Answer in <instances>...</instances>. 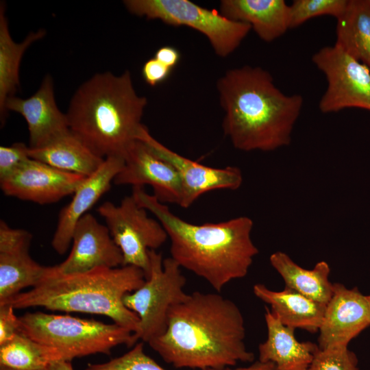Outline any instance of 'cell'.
<instances>
[{
	"label": "cell",
	"mask_w": 370,
	"mask_h": 370,
	"mask_svg": "<svg viewBox=\"0 0 370 370\" xmlns=\"http://www.w3.org/2000/svg\"><path fill=\"white\" fill-rule=\"evenodd\" d=\"M245 338L244 319L234 302L194 292L170 308L166 331L148 343L175 368L223 369L254 361Z\"/></svg>",
	"instance_id": "obj_1"
},
{
	"label": "cell",
	"mask_w": 370,
	"mask_h": 370,
	"mask_svg": "<svg viewBox=\"0 0 370 370\" xmlns=\"http://www.w3.org/2000/svg\"><path fill=\"white\" fill-rule=\"evenodd\" d=\"M225 114L224 134L243 151H272L288 146L303 107L301 95H286L271 73L245 65L227 70L217 82Z\"/></svg>",
	"instance_id": "obj_2"
},
{
	"label": "cell",
	"mask_w": 370,
	"mask_h": 370,
	"mask_svg": "<svg viewBox=\"0 0 370 370\" xmlns=\"http://www.w3.org/2000/svg\"><path fill=\"white\" fill-rule=\"evenodd\" d=\"M132 195L162 224L171 241V258L181 268L202 278L218 292L247 274L258 254L251 236L250 218L194 224L175 215L143 186L133 187Z\"/></svg>",
	"instance_id": "obj_3"
},
{
	"label": "cell",
	"mask_w": 370,
	"mask_h": 370,
	"mask_svg": "<svg viewBox=\"0 0 370 370\" xmlns=\"http://www.w3.org/2000/svg\"><path fill=\"white\" fill-rule=\"evenodd\" d=\"M147 105L129 71L119 75L105 72L79 86L65 114L69 130L97 155L124 158L143 125Z\"/></svg>",
	"instance_id": "obj_4"
},
{
	"label": "cell",
	"mask_w": 370,
	"mask_h": 370,
	"mask_svg": "<svg viewBox=\"0 0 370 370\" xmlns=\"http://www.w3.org/2000/svg\"><path fill=\"white\" fill-rule=\"evenodd\" d=\"M145 280L144 271L132 265L99 267L71 274L59 273L52 266L30 290L0 304H10L14 309L42 307L53 311L104 315L135 333L139 317L126 308L123 298Z\"/></svg>",
	"instance_id": "obj_5"
},
{
	"label": "cell",
	"mask_w": 370,
	"mask_h": 370,
	"mask_svg": "<svg viewBox=\"0 0 370 370\" xmlns=\"http://www.w3.org/2000/svg\"><path fill=\"white\" fill-rule=\"evenodd\" d=\"M19 319L21 333L58 349L64 361L95 354H110L117 345L132 347L137 342L134 332L115 323L42 312H26Z\"/></svg>",
	"instance_id": "obj_6"
},
{
	"label": "cell",
	"mask_w": 370,
	"mask_h": 370,
	"mask_svg": "<svg viewBox=\"0 0 370 370\" xmlns=\"http://www.w3.org/2000/svg\"><path fill=\"white\" fill-rule=\"evenodd\" d=\"M123 4L136 16L198 31L208 38L221 58L232 53L251 29L247 23L232 21L216 10L188 0H125Z\"/></svg>",
	"instance_id": "obj_7"
},
{
	"label": "cell",
	"mask_w": 370,
	"mask_h": 370,
	"mask_svg": "<svg viewBox=\"0 0 370 370\" xmlns=\"http://www.w3.org/2000/svg\"><path fill=\"white\" fill-rule=\"evenodd\" d=\"M149 278L123 298L126 308L139 317L138 330L134 333L136 341L147 343L164 333L170 308L188 296L183 290L186 278L180 265L171 257L163 260L156 250H149Z\"/></svg>",
	"instance_id": "obj_8"
},
{
	"label": "cell",
	"mask_w": 370,
	"mask_h": 370,
	"mask_svg": "<svg viewBox=\"0 0 370 370\" xmlns=\"http://www.w3.org/2000/svg\"><path fill=\"white\" fill-rule=\"evenodd\" d=\"M97 212L122 253L123 266L140 268L147 280L150 273L149 251L159 248L168 238L162 224L149 217L132 195L124 197L119 205L106 201Z\"/></svg>",
	"instance_id": "obj_9"
},
{
	"label": "cell",
	"mask_w": 370,
	"mask_h": 370,
	"mask_svg": "<svg viewBox=\"0 0 370 370\" xmlns=\"http://www.w3.org/2000/svg\"><path fill=\"white\" fill-rule=\"evenodd\" d=\"M312 61L327 81L319 103L322 113L352 108L370 111V70L365 64L335 45L321 48Z\"/></svg>",
	"instance_id": "obj_10"
},
{
	"label": "cell",
	"mask_w": 370,
	"mask_h": 370,
	"mask_svg": "<svg viewBox=\"0 0 370 370\" xmlns=\"http://www.w3.org/2000/svg\"><path fill=\"white\" fill-rule=\"evenodd\" d=\"M136 139L143 142L155 155L175 169L182 187L180 204L182 208H188L205 193L217 189L236 190L242 184L243 175L238 167L214 168L186 158L154 138L144 125L139 130Z\"/></svg>",
	"instance_id": "obj_11"
},
{
	"label": "cell",
	"mask_w": 370,
	"mask_h": 370,
	"mask_svg": "<svg viewBox=\"0 0 370 370\" xmlns=\"http://www.w3.org/2000/svg\"><path fill=\"white\" fill-rule=\"evenodd\" d=\"M86 178L31 158L0 184L7 196L49 204L73 195Z\"/></svg>",
	"instance_id": "obj_12"
},
{
	"label": "cell",
	"mask_w": 370,
	"mask_h": 370,
	"mask_svg": "<svg viewBox=\"0 0 370 370\" xmlns=\"http://www.w3.org/2000/svg\"><path fill=\"white\" fill-rule=\"evenodd\" d=\"M124 165L114 179L116 185L150 186L153 195L163 204H181L180 178L168 162L155 155L141 140L136 139L124 156Z\"/></svg>",
	"instance_id": "obj_13"
},
{
	"label": "cell",
	"mask_w": 370,
	"mask_h": 370,
	"mask_svg": "<svg viewBox=\"0 0 370 370\" xmlns=\"http://www.w3.org/2000/svg\"><path fill=\"white\" fill-rule=\"evenodd\" d=\"M370 325V301L356 288L334 284L333 294L325 306L319 328L320 349L347 347L349 343Z\"/></svg>",
	"instance_id": "obj_14"
},
{
	"label": "cell",
	"mask_w": 370,
	"mask_h": 370,
	"mask_svg": "<svg viewBox=\"0 0 370 370\" xmlns=\"http://www.w3.org/2000/svg\"><path fill=\"white\" fill-rule=\"evenodd\" d=\"M122 253L106 225L86 213L77 223L68 257L55 269L64 274L84 273L99 267L123 266Z\"/></svg>",
	"instance_id": "obj_15"
},
{
	"label": "cell",
	"mask_w": 370,
	"mask_h": 370,
	"mask_svg": "<svg viewBox=\"0 0 370 370\" xmlns=\"http://www.w3.org/2000/svg\"><path fill=\"white\" fill-rule=\"evenodd\" d=\"M32 236L23 229L12 228L0 221V303L34 287L48 267L32 259L29 248Z\"/></svg>",
	"instance_id": "obj_16"
},
{
	"label": "cell",
	"mask_w": 370,
	"mask_h": 370,
	"mask_svg": "<svg viewBox=\"0 0 370 370\" xmlns=\"http://www.w3.org/2000/svg\"><path fill=\"white\" fill-rule=\"evenodd\" d=\"M8 111L17 112L25 119L30 149L41 147L69 130L66 115L56 104L53 80L49 74L29 97L12 96L6 100L1 124L5 123Z\"/></svg>",
	"instance_id": "obj_17"
},
{
	"label": "cell",
	"mask_w": 370,
	"mask_h": 370,
	"mask_svg": "<svg viewBox=\"0 0 370 370\" xmlns=\"http://www.w3.org/2000/svg\"><path fill=\"white\" fill-rule=\"evenodd\" d=\"M124 162L121 156L105 158L98 170L86 177L73 193L71 201L60 210L51 240V246L58 254L67 251L77 223L110 190Z\"/></svg>",
	"instance_id": "obj_18"
},
{
	"label": "cell",
	"mask_w": 370,
	"mask_h": 370,
	"mask_svg": "<svg viewBox=\"0 0 370 370\" xmlns=\"http://www.w3.org/2000/svg\"><path fill=\"white\" fill-rule=\"evenodd\" d=\"M264 319L267 338L259 345L258 360L273 363L278 370H308L319 349L318 345L299 342L295 329L282 324L268 308Z\"/></svg>",
	"instance_id": "obj_19"
},
{
	"label": "cell",
	"mask_w": 370,
	"mask_h": 370,
	"mask_svg": "<svg viewBox=\"0 0 370 370\" xmlns=\"http://www.w3.org/2000/svg\"><path fill=\"white\" fill-rule=\"evenodd\" d=\"M220 12L249 24L264 42H272L289 29V5L284 0H223Z\"/></svg>",
	"instance_id": "obj_20"
},
{
	"label": "cell",
	"mask_w": 370,
	"mask_h": 370,
	"mask_svg": "<svg viewBox=\"0 0 370 370\" xmlns=\"http://www.w3.org/2000/svg\"><path fill=\"white\" fill-rule=\"evenodd\" d=\"M253 291L258 298L270 305L271 312L284 325L312 333L319 330L326 305L287 287L275 291L256 284Z\"/></svg>",
	"instance_id": "obj_21"
},
{
	"label": "cell",
	"mask_w": 370,
	"mask_h": 370,
	"mask_svg": "<svg viewBox=\"0 0 370 370\" xmlns=\"http://www.w3.org/2000/svg\"><path fill=\"white\" fill-rule=\"evenodd\" d=\"M29 154L32 159L59 170L86 177L96 172L105 160L70 130L41 147L29 148Z\"/></svg>",
	"instance_id": "obj_22"
},
{
	"label": "cell",
	"mask_w": 370,
	"mask_h": 370,
	"mask_svg": "<svg viewBox=\"0 0 370 370\" xmlns=\"http://www.w3.org/2000/svg\"><path fill=\"white\" fill-rule=\"evenodd\" d=\"M269 260L284 281L285 287L327 305L334 289V284L329 280L330 267L328 263L320 261L312 269H306L281 251L273 253Z\"/></svg>",
	"instance_id": "obj_23"
},
{
	"label": "cell",
	"mask_w": 370,
	"mask_h": 370,
	"mask_svg": "<svg viewBox=\"0 0 370 370\" xmlns=\"http://www.w3.org/2000/svg\"><path fill=\"white\" fill-rule=\"evenodd\" d=\"M336 21L334 45L370 70V1L347 0Z\"/></svg>",
	"instance_id": "obj_24"
},
{
	"label": "cell",
	"mask_w": 370,
	"mask_h": 370,
	"mask_svg": "<svg viewBox=\"0 0 370 370\" xmlns=\"http://www.w3.org/2000/svg\"><path fill=\"white\" fill-rule=\"evenodd\" d=\"M5 4L0 5V117L3 114L6 100L18 90L19 68L25 51L46 35L45 29L30 32L21 42L12 38L8 21L5 14Z\"/></svg>",
	"instance_id": "obj_25"
},
{
	"label": "cell",
	"mask_w": 370,
	"mask_h": 370,
	"mask_svg": "<svg viewBox=\"0 0 370 370\" xmlns=\"http://www.w3.org/2000/svg\"><path fill=\"white\" fill-rule=\"evenodd\" d=\"M64 361L58 349L38 343L23 333L0 345V365L16 370H44Z\"/></svg>",
	"instance_id": "obj_26"
},
{
	"label": "cell",
	"mask_w": 370,
	"mask_h": 370,
	"mask_svg": "<svg viewBox=\"0 0 370 370\" xmlns=\"http://www.w3.org/2000/svg\"><path fill=\"white\" fill-rule=\"evenodd\" d=\"M347 4V0H295L289 5V29L317 16L328 15L337 19Z\"/></svg>",
	"instance_id": "obj_27"
},
{
	"label": "cell",
	"mask_w": 370,
	"mask_h": 370,
	"mask_svg": "<svg viewBox=\"0 0 370 370\" xmlns=\"http://www.w3.org/2000/svg\"><path fill=\"white\" fill-rule=\"evenodd\" d=\"M207 369L204 370H223ZM85 370H165L145 354L143 343H139L126 354L99 364H89Z\"/></svg>",
	"instance_id": "obj_28"
},
{
	"label": "cell",
	"mask_w": 370,
	"mask_h": 370,
	"mask_svg": "<svg viewBox=\"0 0 370 370\" xmlns=\"http://www.w3.org/2000/svg\"><path fill=\"white\" fill-rule=\"evenodd\" d=\"M308 370H359L356 354L348 347L319 349Z\"/></svg>",
	"instance_id": "obj_29"
},
{
	"label": "cell",
	"mask_w": 370,
	"mask_h": 370,
	"mask_svg": "<svg viewBox=\"0 0 370 370\" xmlns=\"http://www.w3.org/2000/svg\"><path fill=\"white\" fill-rule=\"evenodd\" d=\"M29 146L15 143L0 147V181L5 180L31 159Z\"/></svg>",
	"instance_id": "obj_30"
},
{
	"label": "cell",
	"mask_w": 370,
	"mask_h": 370,
	"mask_svg": "<svg viewBox=\"0 0 370 370\" xmlns=\"http://www.w3.org/2000/svg\"><path fill=\"white\" fill-rule=\"evenodd\" d=\"M21 332L19 317L14 307L8 304H0V345L14 338Z\"/></svg>",
	"instance_id": "obj_31"
},
{
	"label": "cell",
	"mask_w": 370,
	"mask_h": 370,
	"mask_svg": "<svg viewBox=\"0 0 370 370\" xmlns=\"http://www.w3.org/2000/svg\"><path fill=\"white\" fill-rule=\"evenodd\" d=\"M172 70L153 57L144 63L142 75L147 84L155 86L164 82L169 77Z\"/></svg>",
	"instance_id": "obj_32"
},
{
	"label": "cell",
	"mask_w": 370,
	"mask_h": 370,
	"mask_svg": "<svg viewBox=\"0 0 370 370\" xmlns=\"http://www.w3.org/2000/svg\"><path fill=\"white\" fill-rule=\"evenodd\" d=\"M154 58L173 69L180 62V53L174 47L163 46L156 51Z\"/></svg>",
	"instance_id": "obj_33"
},
{
	"label": "cell",
	"mask_w": 370,
	"mask_h": 370,
	"mask_svg": "<svg viewBox=\"0 0 370 370\" xmlns=\"http://www.w3.org/2000/svg\"><path fill=\"white\" fill-rule=\"evenodd\" d=\"M223 370H278L277 367L272 362H263L259 360L246 367H227Z\"/></svg>",
	"instance_id": "obj_34"
},
{
	"label": "cell",
	"mask_w": 370,
	"mask_h": 370,
	"mask_svg": "<svg viewBox=\"0 0 370 370\" xmlns=\"http://www.w3.org/2000/svg\"><path fill=\"white\" fill-rule=\"evenodd\" d=\"M47 370H74L70 361H58L51 364Z\"/></svg>",
	"instance_id": "obj_35"
},
{
	"label": "cell",
	"mask_w": 370,
	"mask_h": 370,
	"mask_svg": "<svg viewBox=\"0 0 370 370\" xmlns=\"http://www.w3.org/2000/svg\"><path fill=\"white\" fill-rule=\"evenodd\" d=\"M0 370H16V369H13L9 368V367H6L0 365ZM44 370H47V369H44Z\"/></svg>",
	"instance_id": "obj_36"
},
{
	"label": "cell",
	"mask_w": 370,
	"mask_h": 370,
	"mask_svg": "<svg viewBox=\"0 0 370 370\" xmlns=\"http://www.w3.org/2000/svg\"><path fill=\"white\" fill-rule=\"evenodd\" d=\"M368 298H369V301H370V295H368Z\"/></svg>",
	"instance_id": "obj_37"
},
{
	"label": "cell",
	"mask_w": 370,
	"mask_h": 370,
	"mask_svg": "<svg viewBox=\"0 0 370 370\" xmlns=\"http://www.w3.org/2000/svg\"><path fill=\"white\" fill-rule=\"evenodd\" d=\"M370 1V0H369Z\"/></svg>",
	"instance_id": "obj_38"
}]
</instances>
